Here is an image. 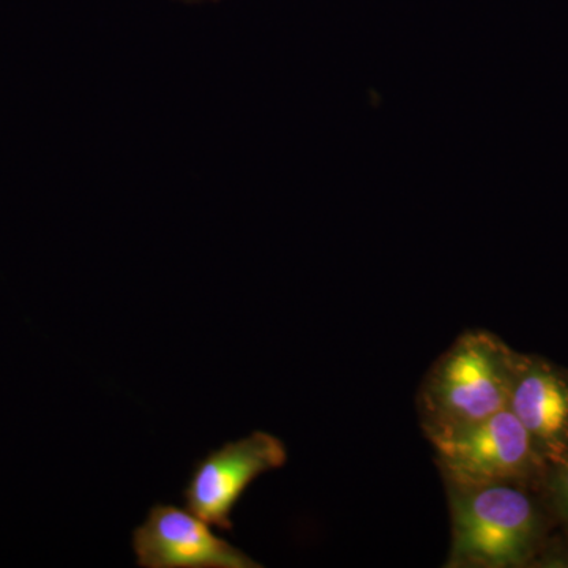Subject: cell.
<instances>
[{
  "label": "cell",
  "mask_w": 568,
  "mask_h": 568,
  "mask_svg": "<svg viewBox=\"0 0 568 568\" xmlns=\"http://www.w3.org/2000/svg\"><path fill=\"white\" fill-rule=\"evenodd\" d=\"M444 484L452 519L447 568L548 567L559 538L541 487Z\"/></svg>",
  "instance_id": "1"
},
{
  "label": "cell",
  "mask_w": 568,
  "mask_h": 568,
  "mask_svg": "<svg viewBox=\"0 0 568 568\" xmlns=\"http://www.w3.org/2000/svg\"><path fill=\"white\" fill-rule=\"evenodd\" d=\"M519 353L488 331H467L426 375L417 405L425 435L484 420L508 407Z\"/></svg>",
  "instance_id": "2"
},
{
  "label": "cell",
  "mask_w": 568,
  "mask_h": 568,
  "mask_svg": "<svg viewBox=\"0 0 568 568\" xmlns=\"http://www.w3.org/2000/svg\"><path fill=\"white\" fill-rule=\"evenodd\" d=\"M444 481L541 487L548 463L508 407L484 420L425 435Z\"/></svg>",
  "instance_id": "3"
},
{
  "label": "cell",
  "mask_w": 568,
  "mask_h": 568,
  "mask_svg": "<svg viewBox=\"0 0 568 568\" xmlns=\"http://www.w3.org/2000/svg\"><path fill=\"white\" fill-rule=\"evenodd\" d=\"M283 440L265 432H253L231 440L193 466L192 477L183 489L185 506L211 526L224 532L233 530V514L250 485L257 477L286 465Z\"/></svg>",
  "instance_id": "4"
},
{
  "label": "cell",
  "mask_w": 568,
  "mask_h": 568,
  "mask_svg": "<svg viewBox=\"0 0 568 568\" xmlns=\"http://www.w3.org/2000/svg\"><path fill=\"white\" fill-rule=\"evenodd\" d=\"M209 523L170 504H155L133 530V551L141 568H261Z\"/></svg>",
  "instance_id": "5"
},
{
  "label": "cell",
  "mask_w": 568,
  "mask_h": 568,
  "mask_svg": "<svg viewBox=\"0 0 568 568\" xmlns=\"http://www.w3.org/2000/svg\"><path fill=\"white\" fill-rule=\"evenodd\" d=\"M508 409L525 426L545 462L568 450V368L519 353Z\"/></svg>",
  "instance_id": "6"
},
{
  "label": "cell",
  "mask_w": 568,
  "mask_h": 568,
  "mask_svg": "<svg viewBox=\"0 0 568 568\" xmlns=\"http://www.w3.org/2000/svg\"><path fill=\"white\" fill-rule=\"evenodd\" d=\"M541 493L558 530L559 548L552 567H568V450L555 463H549Z\"/></svg>",
  "instance_id": "7"
},
{
  "label": "cell",
  "mask_w": 568,
  "mask_h": 568,
  "mask_svg": "<svg viewBox=\"0 0 568 568\" xmlns=\"http://www.w3.org/2000/svg\"><path fill=\"white\" fill-rule=\"evenodd\" d=\"M178 2H183V3H205V2H216V0H178Z\"/></svg>",
  "instance_id": "8"
}]
</instances>
